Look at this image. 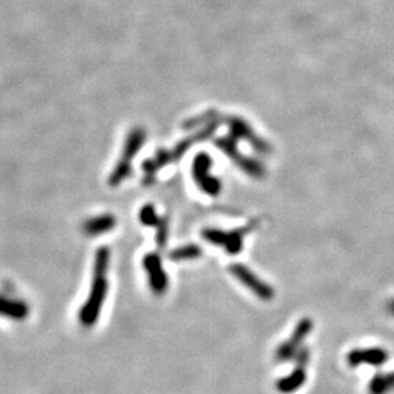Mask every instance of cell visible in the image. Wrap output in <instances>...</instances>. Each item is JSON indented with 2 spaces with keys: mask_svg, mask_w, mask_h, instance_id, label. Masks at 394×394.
<instances>
[{
  "mask_svg": "<svg viewBox=\"0 0 394 394\" xmlns=\"http://www.w3.org/2000/svg\"><path fill=\"white\" fill-rule=\"evenodd\" d=\"M110 265V250L106 247L98 248L93 262V276L89 290V298L80 310L78 319L84 328H91L96 324L101 310L104 307L105 300L109 291L107 271Z\"/></svg>",
  "mask_w": 394,
  "mask_h": 394,
  "instance_id": "obj_1",
  "label": "cell"
},
{
  "mask_svg": "<svg viewBox=\"0 0 394 394\" xmlns=\"http://www.w3.org/2000/svg\"><path fill=\"white\" fill-rule=\"evenodd\" d=\"M260 225V220H250L249 222L242 227L233 230H221V229H204L202 231V238L212 245L225 249L230 256H238L244 248V240L249 233H254Z\"/></svg>",
  "mask_w": 394,
  "mask_h": 394,
  "instance_id": "obj_2",
  "label": "cell"
},
{
  "mask_svg": "<svg viewBox=\"0 0 394 394\" xmlns=\"http://www.w3.org/2000/svg\"><path fill=\"white\" fill-rule=\"evenodd\" d=\"M145 142V132L141 129H136L130 133L127 143L124 147V152L118 165L115 166L113 174L109 177V186H118L130 175L132 172V162L133 159L137 156L139 148L143 145Z\"/></svg>",
  "mask_w": 394,
  "mask_h": 394,
  "instance_id": "obj_3",
  "label": "cell"
},
{
  "mask_svg": "<svg viewBox=\"0 0 394 394\" xmlns=\"http://www.w3.org/2000/svg\"><path fill=\"white\" fill-rule=\"evenodd\" d=\"M294 360L296 362L295 369L291 371L289 375L278 379L276 384V388L280 393H295L304 386L307 380V365L310 361V350L306 346L303 347Z\"/></svg>",
  "mask_w": 394,
  "mask_h": 394,
  "instance_id": "obj_4",
  "label": "cell"
},
{
  "mask_svg": "<svg viewBox=\"0 0 394 394\" xmlns=\"http://www.w3.org/2000/svg\"><path fill=\"white\" fill-rule=\"evenodd\" d=\"M314 328V323L310 318H303L296 324L295 330L292 332L291 337L282 342L276 350V360L280 362H287L294 360L298 354V351L303 348V343L306 338L312 333Z\"/></svg>",
  "mask_w": 394,
  "mask_h": 394,
  "instance_id": "obj_5",
  "label": "cell"
},
{
  "mask_svg": "<svg viewBox=\"0 0 394 394\" xmlns=\"http://www.w3.org/2000/svg\"><path fill=\"white\" fill-rule=\"evenodd\" d=\"M229 271L238 281L242 283V286L251 291L258 298L269 301L274 298L276 294L274 287L268 285L266 281L260 280L248 267L244 266L242 263H233L229 267Z\"/></svg>",
  "mask_w": 394,
  "mask_h": 394,
  "instance_id": "obj_6",
  "label": "cell"
},
{
  "mask_svg": "<svg viewBox=\"0 0 394 394\" xmlns=\"http://www.w3.org/2000/svg\"><path fill=\"white\" fill-rule=\"evenodd\" d=\"M211 166H212V160L208 154L206 153L198 154L194 160L192 174L195 183L201 188L203 193L208 194L211 197H217L218 194L221 193L222 184L217 177H212L209 174Z\"/></svg>",
  "mask_w": 394,
  "mask_h": 394,
  "instance_id": "obj_7",
  "label": "cell"
},
{
  "mask_svg": "<svg viewBox=\"0 0 394 394\" xmlns=\"http://www.w3.org/2000/svg\"><path fill=\"white\" fill-rule=\"evenodd\" d=\"M143 268L151 290L156 295H163L169 289V277L162 266L161 257L157 253H148L143 258Z\"/></svg>",
  "mask_w": 394,
  "mask_h": 394,
  "instance_id": "obj_8",
  "label": "cell"
},
{
  "mask_svg": "<svg viewBox=\"0 0 394 394\" xmlns=\"http://www.w3.org/2000/svg\"><path fill=\"white\" fill-rule=\"evenodd\" d=\"M389 360V352L383 347L369 348H354L347 354V364L350 368H359L361 365H369L379 368Z\"/></svg>",
  "mask_w": 394,
  "mask_h": 394,
  "instance_id": "obj_9",
  "label": "cell"
},
{
  "mask_svg": "<svg viewBox=\"0 0 394 394\" xmlns=\"http://www.w3.org/2000/svg\"><path fill=\"white\" fill-rule=\"evenodd\" d=\"M30 306L24 301L18 298H7V296H0V315L6 316L12 321H24L30 315Z\"/></svg>",
  "mask_w": 394,
  "mask_h": 394,
  "instance_id": "obj_10",
  "label": "cell"
},
{
  "mask_svg": "<svg viewBox=\"0 0 394 394\" xmlns=\"http://www.w3.org/2000/svg\"><path fill=\"white\" fill-rule=\"evenodd\" d=\"M115 226H116L115 216L110 213H105V215L86 220L82 225V230L87 236L93 238V236H100V235L111 231L115 229Z\"/></svg>",
  "mask_w": 394,
  "mask_h": 394,
  "instance_id": "obj_11",
  "label": "cell"
},
{
  "mask_svg": "<svg viewBox=\"0 0 394 394\" xmlns=\"http://www.w3.org/2000/svg\"><path fill=\"white\" fill-rule=\"evenodd\" d=\"M394 389L393 374L379 371L371 378L368 391L369 394H389Z\"/></svg>",
  "mask_w": 394,
  "mask_h": 394,
  "instance_id": "obj_12",
  "label": "cell"
},
{
  "mask_svg": "<svg viewBox=\"0 0 394 394\" xmlns=\"http://www.w3.org/2000/svg\"><path fill=\"white\" fill-rule=\"evenodd\" d=\"M201 256L202 249L199 245L188 244V245L172 250L169 254V259L175 260V262H183V260H193Z\"/></svg>",
  "mask_w": 394,
  "mask_h": 394,
  "instance_id": "obj_13",
  "label": "cell"
},
{
  "mask_svg": "<svg viewBox=\"0 0 394 394\" xmlns=\"http://www.w3.org/2000/svg\"><path fill=\"white\" fill-rule=\"evenodd\" d=\"M161 218L157 215L152 204H145V207H142V209L139 211V221L142 225L157 227L161 222Z\"/></svg>",
  "mask_w": 394,
  "mask_h": 394,
  "instance_id": "obj_14",
  "label": "cell"
},
{
  "mask_svg": "<svg viewBox=\"0 0 394 394\" xmlns=\"http://www.w3.org/2000/svg\"><path fill=\"white\" fill-rule=\"evenodd\" d=\"M157 229V233H156V242L157 247L160 249H163L166 247L168 242V236H169V224L168 220L165 217L161 218V222L156 227Z\"/></svg>",
  "mask_w": 394,
  "mask_h": 394,
  "instance_id": "obj_15",
  "label": "cell"
},
{
  "mask_svg": "<svg viewBox=\"0 0 394 394\" xmlns=\"http://www.w3.org/2000/svg\"><path fill=\"white\" fill-rule=\"evenodd\" d=\"M386 312L391 314L392 316H394V298H392L391 301H388V304H386Z\"/></svg>",
  "mask_w": 394,
  "mask_h": 394,
  "instance_id": "obj_16",
  "label": "cell"
},
{
  "mask_svg": "<svg viewBox=\"0 0 394 394\" xmlns=\"http://www.w3.org/2000/svg\"><path fill=\"white\" fill-rule=\"evenodd\" d=\"M392 374H393V380H394V371H393V373H392Z\"/></svg>",
  "mask_w": 394,
  "mask_h": 394,
  "instance_id": "obj_17",
  "label": "cell"
}]
</instances>
